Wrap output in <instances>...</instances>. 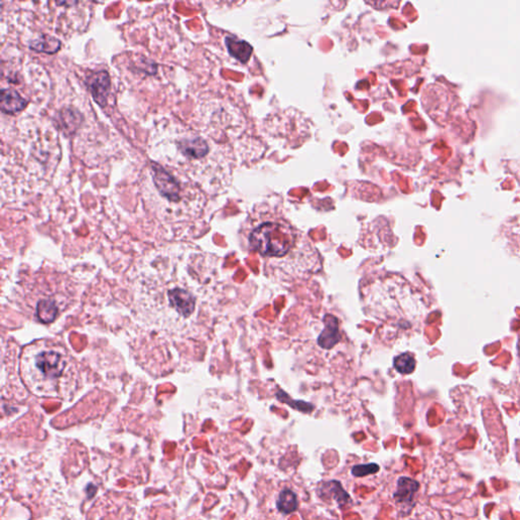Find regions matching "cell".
I'll return each instance as SVG.
<instances>
[{"label": "cell", "instance_id": "1", "mask_svg": "<svg viewBox=\"0 0 520 520\" xmlns=\"http://www.w3.org/2000/svg\"><path fill=\"white\" fill-rule=\"evenodd\" d=\"M22 375L26 385L38 395L64 397L77 386V366L66 346L40 341L24 350Z\"/></svg>", "mask_w": 520, "mask_h": 520}, {"label": "cell", "instance_id": "2", "mask_svg": "<svg viewBox=\"0 0 520 520\" xmlns=\"http://www.w3.org/2000/svg\"><path fill=\"white\" fill-rule=\"evenodd\" d=\"M298 233L284 220H266L253 227L248 242L262 257L277 261L294 255L298 246Z\"/></svg>", "mask_w": 520, "mask_h": 520}, {"label": "cell", "instance_id": "3", "mask_svg": "<svg viewBox=\"0 0 520 520\" xmlns=\"http://www.w3.org/2000/svg\"><path fill=\"white\" fill-rule=\"evenodd\" d=\"M152 175L155 188L162 197L169 201L179 202L181 201V188L179 181L166 171L161 165L152 162Z\"/></svg>", "mask_w": 520, "mask_h": 520}, {"label": "cell", "instance_id": "4", "mask_svg": "<svg viewBox=\"0 0 520 520\" xmlns=\"http://www.w3.org/2000/svg\"><path fill=\"white\" fill-rule=\"evenodd\" d=\"M84 83L95 103L102 108L106 107L111 91V79L109 73L106 70L90 73Z\"/></svg>", "mask_w": 520, "mask_h": 520}, {"label": "cell", "instance_id": "5", "mask_svg": "<svg viewBox=\"0 0 520 520\" xmlns=\"http://www.w3.org/2000/svg\"><path fill=\"white\" fill-rule=\"evenodd\" d=\"M419 491V483L410 477H401L397 481V490L393 497L402 512L410 510L414 503L415 493Z\"/></svg>", "mask_w": 520, "mask_h": 520}, {"label": "cell", "instance_id": "6", "mask_svg": "<svg viewBox=\"0 0 520 520\" xmlns=\"http://www.w3.org/2000/svg\"><path fill=\"white\" fill-rule=\"evenodd\" d=\"M28 105V101L24 99L19 92L13 89H2L0 108L4 114H17Z\"/></svg>", "mask_w": 520, "mask_h": 520}, {"label": "cell", "instance_id": "7", "mask_svg": "<svg viewBox=\"0 0 520 520\" xmlns=\"http://www.w3.org/2000/svg\"><path fill=\"white\" fill-rule=\"evenodd\" d=\"M180 153L190 159H202L210 153V146L201 137L191 139H182L178 142Z\"/></svg>", "mask_w": 520, "mask_h": 520}, {"label": "cell", "instance_id": "8", "mask_svg": "<svg viewBox=\"0 0 520 520\" xmlns=\"http://www.w3.org/2000/svg\"><path fill=\"white\" fill-rule=\"evenodd\" d=\"M317 493L322 499L335 500L341 507L348 504L349 502H352L341 483L337 481L323 482L317 489Z\"/></svg>", "mask_w": 520, "mask_h": 520}, {"label": "cell", "instance_id": "9", "mask_svg": "<svg viewBox=\"0 0 520 520\" xmlns=\"http://www.w3.org/2000/svg\"><path fill=\"white\" fill-rule=\"evenodd\" d=\"M324 323H326V328L320 335L319 344L323 349H331L341 341L339 323H337V319L332 315H326L324 317Z\"/></svg>", "mask_w": 520, "mask_h": 520}, {"label": "cell", "instance_id": "10", "mask_svg": "<svg viewBox=\"0 0 520 520\" xmlns=\"http://www.w3.org/2000/svg\"><path fill=\"white\" fill-rule=\"evenodd\" d=\"M225 43L231 56L234 57L241 63H246L253 52L252 46L243 40H239L234 36L226 37Z\"/></svg>", "mask_w": 520, "mask_h": 520}, {"label": "cell", "instance_id": "11", "mask_svg": "<svg viewBox=\"0 0 520 520\" xmlns=\"http://www.w3.org/2000/svg\"><path fill=\"white\" fill-rule=\"evenodd\" d=\"M82 120H83V117H82L81 113L75 109H63L61 112L57 114V124H59L60 130H63L64 133L68 135H71L79 130Z\"/></svg>", "mask_w": 520, "mask_h": 520}, {"label": "cell", "instance_id": "12", "mask_svg": "<svg viewBox=\"0 0 520 520\" xmlns=\"http://www.w3.org/2000/svg\"><path fill=\"white\" fill-rule=\"evenodd\" d=\"M60 47H61V43L59 40L49 35L41 36L30 43L31 50L46 53V54H55L57 51H59Z\"/></svg>", "mask_w": 520, "mask_h": 520}, {"label": "cell", "instance_id": "13", "mask_svg": "<svg viewBox=\"0 0 520 520\" xmlns=\"http://www.w3.org/2000/svg\"><path fill=\"white\" fill-rule=\"evenodd\" d=\"M277 507L283 514H292L298 508V498L293 491L284 489L277 499Z\"/></svg>", "mask_w": 520, "mask_h": 520}, {"label": "cell", "instance_id": "14", "mask_svg": "<svg viewBox=\"0 0 520 520\" xmlns=\"http://www.w3.org/2000/svg\"><path fill=\"white\" fill-rule=\"evenodd\" d=\"M395 368L402 374H410L415 368L414 355L404 353L395 358Z\"/></svg>", "mask_w": 520, "mask_h": 520}, {"label": "cell", "instance_id": "15", "mask_svg": "<svg viewBox=\"0 0 520 520\" xmlns=\"http://www.w3.org/2000/svg\"><path fill=\"white\" fill-rule=\"evenodd\" d=\"M379 471V466L376 464H360L352 468V473L355 477H366L372 473H376Z\"/></svg>", "mask_w": 520, "mask_h": 520}]
</instances>
